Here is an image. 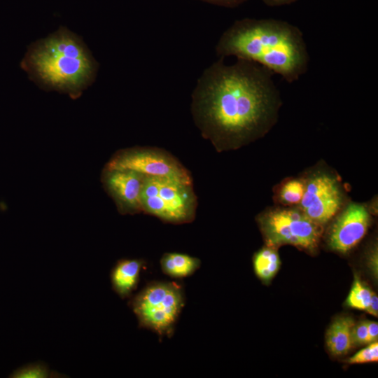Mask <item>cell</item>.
Wrapping results in <instances>:
<instances>
[{
  "label": "cell",
  "instance_id": "obj_1",
  "mask_svg": "<svg viewBox=\"0 0 378 378\" xmlns=\"http://www.w3.org/2000/svg\"><path fill=\"white\" fill-rule=\"evenodd\" d=\"M272 74L246 59L227 65L223 57L202 72L192 93L191 113L217 152L240 148L274 126L282 100Z\"/></svg>",
  "mask_w": 378,
  "mask_h": 378
},
{
  "label": "cell",
  "instance_id": "obj_2",
  "mask_svg": "<svg viewBox=\"0 0 378 378\" xmlns=\"http://www.w3.org/2000/svg\"><path fill=\"white\" fill-rule=\"evenodd\" d=\"M221 57L258 64L292 83L304 74L309 56L301 30L287 21L273 18L236 20L216 46Z\"/></svg>",
  "mask_w": 378,
  "mask_h": 378
},
{
  "label": "cell",
  "instance_id": "obj_3",
  "mask_svg": "<svg viewBox=\"0 0 378 378\" xmlns=\"http://www.w3.org/2000/svg\"><path fill=\"white\" fill-rule=\"evenodd\" d=\"M21 66L40 88L76 99L95 80L99 64L82 38L62 26L30 44Z\"/></svg>",
  "mask_w": 378,
  "mask_h": 378
},
{
  "label": "cell",
  "instance_id": "obj_4",
  "mask_svg": "<svg viewBox=\"0 0 378 378\" xmlns=\"http://www.w3.org/2000/svg\"><path fill=\"white\" fill-rule=\"evenodd\" d=\"M130 298L128 306L136 315L139 328L156 332L160 339L173 335L185 304L181 285L175 282L153 281Z\"/></svg>",
  "mask_w": 378,
  "mask_h": 378
},
{
  "label": "cell",
  "instance_id": "obj_5",
  "mask_svg": "<svg viewBox=\"0 0 378 378\" xmlns=\"http://www.w3.org/2000/svg\"><path fill=\"white\" fill-rule=\"evenodd\" d=\"M197 204L192 183L144 175L141 191L142 212L166 223H188L195 217Z\"/></svg>",
  "mask_w": 378,
  "mask_h": 378
},
{
  "label": "cell",
  "instance_id": "obj_6",
  "mask_svg": "<svg viewBox=\"0 0 378 378\" xmlns=\"http://www.w3.org/2000/svg\"><path fill=\"white\" fill-rule=\"evenodd\" d=\"M257 222L267 246L274 248L290 244L313 251L322 234V225L298 206L269 209L258 216Z\"/></svg>",
  "mask_w": 378,
  "mask_h": 378
},
{
  "label": "cell",
  "instance_id": "obj_7",
  "mask_svg": "<svg viewBox=\"0 0 378 378\" xmlns=\"http://www.w3.org/2000/svg\"><path fill=\"white\" fill-rule=\"evenodd\" d=\"M104 169H129L150 176L192 183L189 171L169 152L155 147H134L118 151Z\"/></svg>",
  "mask_w": 378,
  "mask_h": 378
},
{
  "label": "cell",
  "instance_id": "obj_8",
  "mask_svg": "<svg viewBox=\"0 0 378 378\" xmlns=\"http://www.w3.org/2000/svg\"><path fill=\"white\" fill-rule=\"evenodd\" d=\"M304 190L298 206L303 213L322 225L330 221L344 204L345 195L336 175L316 170L303 178Z\"/></svg>",
  "mask_w": 378,
  "mask_h": 378
},
{
  "label": "cell",
  "instance_id": "obj_9",
  "mask_svg": "<svg viewBox=\"0 0 378 378\" xmlns=\"http://www.w3.org/2000/svg\"><path fill=\"white\" fill-rule=\"evenodd\" d=\"M370 215L365 206L350 203L337 216L328 233L329 247L345 253L365 237L370 224Z\"/></svg>",
  "mask_w": 378,
  "mask_h": 378
},
{
  "label": "cell",
  "instance_id": "obj_10",
  "mask_svg": "<svg viewBox=\"0 0 378 378\" xmlns=\"http://www.w3.org/2000/svg\"><path fill=\"white\" fill-rule=\"evenodd\" d=\"M144 175L129 169H104L102 182L120 214H136L141 211V191Z\"/></svg>",
  "mask_w": 378,
  "mask_h": 378
},
{
  "label": "cell",
  "instance_id": "obj_11",
  "mask_svg": "<svg viewBox=\"0 0 378 378\" xmlns=\"http://www.w3.org/2000/svg\"><path fill=\"white\" fill-rule=\"evenodd\" d=\"M144 264L142 259L122 258L118 260L111 269V288L121 299L130 298L136 289Z\"/></svg>",
  "mask_w": 378,
  "mask_h": 378
},
{
  "label": "cell",
  "instance_id": "obj_12",
  "mask_svg": "<svg viewBox=\"0 0 378 378\" xmlns=\"http://www.w3.org/2000/svg\"><path fill=\"white\" fill-rule=\"evenodd\" d=\"M355 323L349 316L337 318L326 332V344L334 356L347 354L353 348L352 330Z\"/></svg>",
  "mask_w": 378,
  "mask_h": 378
},
{
  "label": "cell",
  "instance_id": "obj_13",
  "mask_svg": "<svg viewBox=\"0 0 378 378\" xmlns=\"http://www.w3.org/2000/svg\"><path fill=\"white\" fill-rule=\"evenodd\" d=\"M200 265L198 258L179 253H166L160 259L162 272L174 279L185 278L193 274Z\"/></svg>",
  "mask_w": 378,
  "mask_h": 378
},
{
  "label": "cell",
  "instance_id": "obj_14",
  "mask_svg": "<svg viewBox=\"0 0 378 378\" xmlns=\"http://www.w3.org/2000/svg\"><path fill=\"white\" fill-rule=\"evenodd\" d=\"M253 261L255 274L263 281H270L281 265L277 251L275 248L267 246L255 254Z\"/></svg>",
  "mask_w": 378,
  "mask_h": 378
},
{
  "label": "cell",
  "instance_id": "obj_15",
  "mask_svg": "<svg viewBox=\"0 0 378 378\" xmlns=\"http://www.w3.org/2000/svg\"><path fill=\"white\" fill-rule=\"evenodd\" d=\"M304 190L303 178H290L283 183L277 194L281 204L286 206L299 205Z\"/></svg>",
  "mask_w": 378,
  "mask_h": 378
},
{
  "label": "cell",
  "instance_id": "obj_16",
  "mask_svg": "<svg viewBox=\"0 0 378 378\" xmlns=\"http://www.w3.org/2000/svg\"><path fill=\"white\" fill-rule=\"evenodd\" d=\"M372 291L357 276L346 298V305L351 308L365 311L370 304Z\"/></svg>",
  "mask_w": 378,
  "mask_h": 378
},
{
  "label": "cell",
  "instance_id": "obj_17",
  "mask_svg": "<svg viewBox=\"0 0 378 378\" xmlns=\"http://www.w3.org/2000/svg\"><path fill=\"white\" fill-rule=\"evenodd\" d=\"M59 373L52 371L43 362L38 361L24 365L15 370L9 376L11 378H50L59 377Z\"/></svg>",
  "mask_w": 378,
  "mask_h": 378
},
{
  "label": "cell",
  "instance_id": "obj_18",
  "mask_svg": "<svg viewBox=\"0 0 378 378\" xmlns=\"http://www.w3.org/2000/svg\"><path fill=\"white\" fill-rule=\"evenodd\" d=\"M378 360V342L368 344V346L350 357L347 363L349 364H360Z\"/></svg>",
  "mask_w": 378,
  "mask_h": 378
},
{
  "label": "cell",
  "instance_id": "obj_19",
  "mask_svg": "<svg viewBox=\"0 0 378 378\" xmlns=\"http://www.w3.org/2000/svg\"><path fill=\"white\" fill-rule=\"evenodd\" d=\"M352 337L354 346L367 344V321H361L354 324L352 330Z\"/></svg>",
  "mask_w": 378,
  "mask_h": 378
},
{
  "label": "cell",
  "instance_id": "obj_20",
  "mask_svg": "<svg viewBox=\"0 0 378 378\" xmlns=\"http://www.w3.org/2000/svg\"><path fill=\"white\" fill-rule=\"evenodd\" d=\"M202 2L227 8H235L248 0H198Z\"/></svg>",
  "mask_w": 378,
  "mask_h": 378
},
{
  "label": "cell",
  "instance_id": "obj_21",
  "mask_svg": "<svg viewBox=\"0 0 378 378\" xmlns=\"http://www.w3.org/2000/svg\"><path fill=\"white\" fill-rule=\"evenodd\" d=\"M368 338L367 344L377 342L378 339V323L367 321Z\"/></svg>",
  "mask_w": 378,
  "mask_h": 378
},
{
  "label": "cell",
  "instance_id": "obj_22",
  "mask_svg": "<svg viewBox=\"0 0 378 378\" xmlns=\"http://www.w3.org/2000/svg\"><path fill=\"white\" fill-rule=\"evenodd\" d=\"M369 267L373 275L377 276V247H374L371 251L368 258Z\"/></svg>",
  "mask_w": 378,
  "mask_h": 378
},
{
  "label": "cell",
  "instance_id": "obj_23",
  "mask_svg": "<svg viewBox=\"0 0 378 378\" xmlns=\"http://www.w3.org/2000/svg\"><path fill=\"white\" fill-rule=\"evenodd\" d=\"M365 311L374 316H378V297L374 292L372 293L370 304Z\"/></svg>",
  "mask_w": 378,
  "mask_h": 378
},
{
  "label": "cell",
  "instance_id": "obj_24",
  "mask_svg": "<svg viewBox=\"0 0 378 378\" xmlns=\"http://www.w3.org/2000/svg\"><path fill=\"white\" fill-rule=\"evenodd\" d=\"M299 0H262L268 6L278 7L293 4Z\"/></svg>",
  "mask_w": 378,
  "mask_h": 378
}]
</instances>
